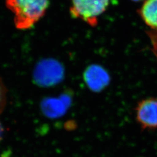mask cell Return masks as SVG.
<instances>
[{
  "label": "cell",
  "mask_w": 157,
  "mask_h": 157,
  "mask_svg": "<svg viewBox=\"0 0 157 157\" xmlns=\"http://www.w3.org/2000/svg\"><path fill=\"white\" fill-rule=\"evenodd\" d=\"M6 6L13 13L15 28L26 30L45 15L49 0H6Z\"/></svg>",
  "instance_id": "1"
},
{
  "label": "cell",
  "mask_w": 157,
  "mask_h": 157,
  "mask_svg": "<svg viewBox=\"0 0 157 157\" xmlns=\"http://www.w3.org/2000/svg\"><path fill=\"white\" fill-rule=\"evenodd\" d=\"M109 0H71L69 12L91 27L98 23V17L106 11Z\"/></svg>",
  "instance_id": "2"
},
{
  "label": "cell",
  "mask_w": 157,
  "mask_h": 157,
  "mask_svg": "<svg viewBox=\"0 0 157 157\" xmlns=\"http://www.w3.org/2000/svg\"><path fill=\"white\" fill-rule=\"evenodd\" d=\"M136 118L143 129L157 128V98H148L139 102L136 108Z\"/></svg>",
  "instance_id": "3"
},
{
  "label": "cell",
  "mask_w": 157,
  "mask_h": 157,
  "mask_svg": "<svg viewBox=\"0 0 157 157\" xmlns=\"http://www.w3.org/2000/svg\"><path fill=\"white\" fill-rule=\"evenodd\" d=\"M139 14L146 25L157 33V0H146L139 10Z\"/></svg>",
  "instance_id": "4"
},
{
  "label": "cell",
  "mask_w": 157,
  "mask_h": 157,
  "mask_svg": "<svg viewBox=\"0 0 157 157\" xmlns=\"http://www.w3.org/2000/svg\"><path fill=\"white\" fill-rule=\"evenodd\" d=\"M66 105L61 104L56 100H48L42 104V111L44 115L50 118H58L65 114L67 110Z\"/></svg>",
  "instance_id": "5"
},
{
  "label": "cell",
  "mask_w": 157,
  "mask_h": 157,
  "mask_svg": "<svg viewBox=\"0 0 157 157\" xmlns=\"http://www.w3.org/2000/svg\"><path fill=\"white\" fill-rule=\"evenodd\" d=\"M8 90L2 79L0 78V115L4 111L7 102Z\"/></svg>",
  "instance_id": "6"
},
{
  "label": "cell",
  "mask_w": 157,
  "mask_h": 157,
  "mask_svg": "<svg viewBox=\"0 0 157 157\" xmlns=\"http://www.w3.org/2000/svg\"><path fill=\"white\" fill-rule=\"evenodd\" d=\"M64 127L67 130L72 131L74 129H76L77 124L75 121H68L64 124Z\"/></svg>",
  "instance_id": "7"
},
{
  "label": "cell",
  "mask_w": 157,
  "mask_h": 157,
  "mask_svg": "<svg viewBox=\"0 0 157 157\" xmlns=\"http://www.w3.org/2000/svg\"><path fill=\"white\" fill-rule=\"evenodd\" d=\"M4 133V128L2 124H1V122H0V141L3 139Z\"/></svg>",
  "instance_id": "8"
}]
</instances>
